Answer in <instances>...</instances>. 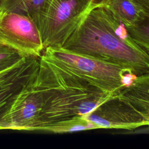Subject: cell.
<instances>
[{"instance_id":"6da1fadb","label":"cell","mask_w":149,"mask_h":149,"mask_svg":"<svg viewBox=\"0 0 149 149\" xmlns=\"http://www.w3.org/2000/svg\"><path fill=\"white\" fill-rule=\"evenodd\" d=\"M36 79L44 100L40 130L62 133L97 129L86 116L118 95L101 89L43 54Z\"/></svg>"},{"instance_id":"7a4b0ae2","label":"cell","mask_w":149,"mask_h":149,"mask_svg":"<svg viewBox=\"0 0 149 149\" xmlns=\"http://www.w3.org/2000/svg\"><path fill=\"white\" fill-rule=\"evenodd\" d=\"M62 47L116 64L137 77L149 74V55L132 40L125 24L103 5L88 13Z\"/></svg>"},{"instance_id":"3957f363","label":"cell","mask_w":149,"mask_h":149,"mask_svg":"<svg viewBox=\"0 0 149 149\" xmlns=\"http://www.w3.org/2000/svg\"><path fill=\"white\" fill-rule=\"evenodd\" d=\"M42 54L101 89L116 94L126 87L124 79L130 72L116 64L76 54L62 47H47Z\"/></svg>"},{"instance_id":"277c9868","label":"cell","mask_w":149,"mask_h":149,"mask_svg":"<svg viewBox=\"0 0 149 149\" xmlns=\"http://www.w3.org/2000/svg\"><path fill=\"white\" fill-rule=\"evenodd\" d=\"M97 6L93 0H51L38 26L44 49L62 47Z\"/></svg>"},{"instance_id":"5b68a950","label":"cell","mask_w":149,"mask_h":149,"mask_svg":"<svg viewBox=\"0 0 149 149\" xmlns=\"http://www.w3.org/2000/svg\"><path fill=\"white\" fill-rule=\"evenodd\" d=\"M0 43L26 56L40 57L44 50L40 31L26 15L0 10Z\"/></svg>"},{"instance_id":"8992f818","label":"cell","mask_w":149,"mask_h":149,"mask_svg":"<svg viewBox=\"0 0 149 149\" xmlns=\"http://www.w3.org/2000/svg\"><path fill=\"white\" fill-rule=\"evenodd\" d=\"M36 78L37 76L17 97L4 119L2 130H40L44 100Z\"/></svg>"},{"instance_id":"52a82bcc","label":"cell","mask_w":149,"mask_h":149,"mask_svg":"<svg viewBox=\"0 0 149 149\" xmlns=\"http://www.w3.org/2000/svg\"><path fill=\"white\" fill-rule=\"evenodd\" d=\"M118 95L100 104L86 116L85 119L94 124L97 129L133 130L147 126L139 113Z\"/></svg>"},{"instance_id":"ba28073f","label":"cell","mask_w":149,"mask_h":149,"mask_svg":"<svg viewBox=\"0 0 149 149\" xmlns=\"http://www.w3.org/2000/svg\"><path fill=\"white\" fill-rule=\"evenodd\" d=\"M39 67L40 57L26 56L12 74L0 81V130L19 95L36 77Z\"/></svg>"},{"instance_id":"9c48e42d","label":"cell","mask_w":149,"mask_h":149,"mask_svg":"<svg viewBox=\"0 0 149 149\" xmlns=\"http://www.w3.org/2000/svg\"><path fill=\"white\" fill-rule=\"evenodd\" d=\"M118 95L133 107L149 127V74L137 77Z\"/></svg>"},{"instance_id":"30bf717a","label":"cell","mask_w":149,"mask_h":149,"mask_svg":"<svg viewBox=\"0 0 149 149\" xmlns=\"http://www.w3.org/2000/svg\"><path fill=\"white\" fill-rule=\"evenodd\" d=\"M51 0H0V10L20 13L30 17L38 28Z\"/></svg>"},{"instance_id":"8fae6325","label":"cell","mask_w":149,"mask_h":149,"mask_svg":"<svg viewBox=\"0 0 149 149\" xmlns=\"http://www.w3.org/2000/svg\"><path fill=\"white\" fill-rule=\"evenodd\" d=\"M126 27L134 24L144 14L133 0H109L104 5Z\"/></svg>"},{"instance_id":"7c38bea8","label":"cell","mask_w":149,"mask_h":149,"mask_svg":"<svg viewBox=\"0 0 149 149\" xmlns=\"http://www.w3.org/2000/svg\"><path fill=\"white\" fill-rule=\"evenodd\" d=\"M126 29L132 40L149 55V15L144 13L134 24Z\"/></svg>"},{"instance_id":"4fadbf2b","label":"cell","mask_w":149,"mask_h":149,"mask_svg":"<svg viewBox=\"0 0 149 149\" xmlns=\"http://www.w3.org/2000/svg\"><path fill=\"white\" fill-rule=\"evenodd\" d=\"M26 56L17 50L0 43V72L14 66Z\"/></svg>"},{"instance_id":"5bb4252c","label":"cell","mask_w":149,"mask_h":149,"mask_svg":"<svg viewBox=\"0 0 149 149\" xmlns=\"http://www.w3.org/2000/svg\"><path fill=\"white\" fill-rule=\"evenodd\" d=\"M141 9L143 12L149 15V0H133Z\"/></svg>"},{"instance_id":"9a60e30c","label":"cell","mask_w":149,"mask_h":149,"mask_svg":"<svg viewBox=\"0 0 149 149\" xmlns=\"http://www.w3.org/2000/svg\"><path fill=\"white\" fill-rule=\"evenodd\" d=\"M19 62L17 64H16V65H15L14 66L12 67L11 68H9V69H7L5 71L0 72V81L8 77L11 74H12L16 71V70L17 69Z\"/></svg>"},{"instance_id":"2e32d148","label":"cell","mask_w":149,"mask_h":149,"mask_svg":"<svg viewBox=\"0 0 149 149\" xmlns=\"http://www.w3.org/2000/svg\"><path fill=\"white\" fill-rule=\"evenodd\" d=\"M93 2L97 6H102L104 5L109 0H93Z\"/></svg>"}]
</instances>
